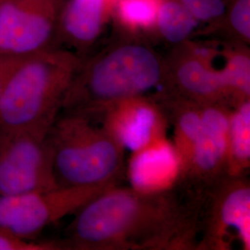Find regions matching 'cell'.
Listing matches in <instances>:
<instances>
[{"label":"cell","mask_w":250,"mask_h":250,"mask_svg":"<svg viewBox=\"0 0 250 250\" xmlns=\"http://www.w3.org/2000/svg\"><path fill=\"white\" fill-rule=\"evenodd\" d=\"M94 120H99L125 150L131 153L167 136L169 122L161 104L146 95L113 102Z\"/></svg>","instance_id":"obj_10"},{"label":"cell","mask_w":250,"mask_h":250,"mask_svg":"<svg viewBox=\"0 0 250 250\" xmlns=\"http://www.w3.org/2000/svg\"><path fill=\"white\" fill-rule=\"evenodd\" d=\"M165 60L135 40L117 43L83 61L61 112L92 119L118 100L146 95L165 83Z\"/></svg>","instance_id":"obj_2"},{"label":"cell","mask_w":250,"mask_h":250,"mask_svg":"<svg viewBox=\"0 0 250 250\" xmlns=\"http://www.w3.org/2000/svg\"><path fill=\"white\" fill-rule=\"evenodd\" d=\"M197 20L211 26H218L224 20L229 0H179Z\"/></svg>","instance_id":"obj_20"},{"label":"cell","mask_w":250,"mask_h":250,"mask_svg":"<svg viewBox=\"0 0 250 250\" xmlns=\"http://www.w3.org/2000/svg\"><path fill=\"white\" fill-rule=\"evenodd\" d=\"M224 20L235 42L250 44V0H229Z\"/></svg>","instance_id":"obj_19"},{"label":"cell","mask_w":250,"mask_h":250,"mask_svg":"<svg viewBox=\"0 0 250 250\" xmlns=\"http://www.w3.org/2000/svg\"><path fill=\"white\" fill-rule=\"evenodd\" d=\"M49 141L59 187L116 185L124 170L125 148L90 117L60 113Z\"/></svg>","instance_id":"obj_4"},{"label":"cell","mask_w":250,"mask_h":250,"mask_svg":"<svg viewBox=\"0 0 250 250\" xmlns=\"http://www.w3.org/2000/svg\"><path fill=\"white\" fill-rule=\"evenodd\" d=\"M161 0H116L112 14L128 34L155 32Z\"/></svg>","instance_id":"obj_18"},{"label":"cell","mask_w":250,"mask_h":250,"mask_svg":"<svg viewBox=\"0 0 250 250\" xmlns=\"http://www.w3.org/2000/svg\"><path fill=\"white\" fill-rule=\"evenodd\" d=\"M28 56H0V99L6 83Z\"/></svg>","instance_id":"obj_22"},{"label":"cell","mask_w":250,"mask_h":250,"mask_svg":"<svg viewBox=\"0 0 250 250\" xmlns=\"http://www.w3.org/2000/svg\"><path fill=\"white\" fill-rule=\"evenodd\" d=\"M250 167V100L231 107L226 176L242 177Z\"/></svg>","instance_id":"obj_15"},{"label":"cell","mask_w":250,"mask_h":250,"mask_svg":"<svg viewBox=\"0 0 250 250\" xmlns=\"http://www.w3.org/2000/svg\"><path fill=\"white\" fill-rule=\"evenodd\" d=\"M51 127L0 133V197L59 187L49 141Z\"/></svg>","instance_id":"obj_5"},{"label":"cell","mask_w":250,"mask_h":250,"mask_svg":"<svg viewBox=\"0 0 250 250\" xmlns=\"http://www.w3.org/2000/svg\"><path fill=\"white\" fill-rule=\"evenodd\" d=\"M217 52L189 40L176 45L165 60L164 91L199 106L227 105L220 69L214 65Z\"/></svg>","instance_id":"obj_8"},{"label":"cell","mask_w":250,"mask_h":250,"mask_svg":"<svg viewBox=\"0 0 250 250\" xmlns=\"http://www.w3.org/2000/svg\"><path fill=\"white\" fill-rule=\"evenodd\" d=\"M198 24L179 0H161L155 32L168 43L177 45L188 41Z\"/></svg>","instance_id":"obj_17"},{"label":"cell","mask_w":250,"mask_h":250,"mask_svg":"<svg viewBox=\"0 0 250 250\" xmlns=\"http://www.w3.org/2000/svg\"><path fill=\"white\" fill-rule=\"evenodd\" d=\"M116 185L58 187L19 196L0 197V228L31 238L68 215L74 214Z\"/></svg>","instance_id":"obj_6"},{"label":"cell","mask_w":250,"mask_h":250,"mask_svg":"<svg viewBox=\"0 0 250 250\" xmlns=\"http://www.w3.org/2000/svg\"><path fill=\"white\" fill-rule=\"evenodd\" d=\"M63 247L81 250H189L195 217L171 191L108 188L83 206Z\"/></svg>","instance_id":"obj_1"},{"label":"cell","mask_w":250,"mask_h":250,"mask_svg":"<svg viewBox=\"0 0 250 250\" xmlns=\"http://www.w3.org/2000/svg\"><path fill=\"white\" fill-rule=\"evenodd\" d=\"M159 99L166 108L163 110L168 121L171 122V142L181 158L186 179L192 149L201 128L202 106L165 91Z\"/></svg>","instance_id":"obj_14"},{"label":"cell","mask_w":250,"mask_h":250,"mask_svg":"<svg viewBox=\"0 0 250 250\" xmlns=\"http://www.w3.org/2000/svg\"><path fill=\"white\" fill-rule=\"evenodd\" d=\"M116 0H68L63 5L57 36L82 59L101 36Z\"/></svg>","instance_id":"obj_13"},{"label":"cell","mask_w":250,"mask_h":250,"mask_svg":"<svg viewBox=\"0 0 250 250\" xmlns=\"http://www.w3.org/2000/svg\"><path fill=\"white\" fill-rule=\"evenodd\" d=\"M62 245L54 242H34L0 228V250H61Z\"/></svg>","instance_id":"obj_21"},{"label":"cell","mask_w":250,"mask_h":250,"mask_svg":"<svg viewBox=\"0 0 250 250\" xmlns=\"http://www.w3.org/2000/svg\"><path fill=\"white\" fill-rule=\"evenodd\" d=\"M64 0H2L0 56H30L55 47Z\"/></svg>","instance_id":"obj_7"},{"label":"cell","mask_w":250,"mask_h":250,"mask_svg":"<svg viewBox=\"0 0 250 250\" xmlns=\"http://www.w3.org/2000/svg\"><path fill=\"white\" fill-rule=\"evenodd\" d=\"M230 109L222 103L202 106L201 128L185 180L211 188L226 176Z\"/></svg>","instance_id":"obj_11"},{"label":"cell","mask_w":250,"mask_h":250,"mask_svg":"<svg viewBox=\"0 0 250 250\" xmlns=\"http://www.w3.org/2000/svg\"><path fill=\"white\" fill-rule=\"evenodd\" d=\"M221 56L224 65L220 69L227 105L234 107L250 100V55L247 45L237 43L227 45Z\"/></svg>","instance_id":"obj_16"},{"label":"cell","mask_w":250,"mask_h":250,"mask_svg":"<svg viewBox=\"0 0 250 250\" xmlns=\"http://www.w3.org/2000/svg\"><path fill=\"white\" fill-rule=\"evenodd\" d=\"M126 172L130 188L146 194L169 192L185 180L181 158L167 136L133 152Z\"/></svg>","instance_id":"obj_12"},{"label":"cell","mask_w":250,"mask_h":250,"mask_svg":"<svg viewBox=\"0 0 250 250\" xmlns=\"http://www.w3.org/2000/svg\"><path fill=\"white\" fill-rule=\"evenodd\" d=\"M83 59L53 47L28 56L11 73L0 99V133L51 127Z\"/></svg>","instance_id":"obj_3"},{"label":"cell","mask_w":250,"mask_h":250,"mask_svg":"<svg viewBox=\"0 0 250 250\" xmlns=\"http://www.w3.org/2000/svg\"><path fill=\"white\" fill-rule=\"evenodd\" d=\"M207 212L205 230L199 249L230 250L237 242L250 250V186L242 177H228L216 183Z\"/></svg>","instance_id":"obj_9"}]
</instances>
